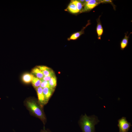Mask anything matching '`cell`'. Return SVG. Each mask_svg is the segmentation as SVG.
Listing matches in <instances>:
<instances>
[{
	"mask_svg": "<svg viewBox=\"0 0 132 132\" xmlns=\"http://www.w3.org/2000/svg\"><path fill=\"white\" fill-rule=\"evenodd\" d=\"M99 121L96 116H88L85 114L81 117L79 124L83 132H95V125Z\"/></svg>",
	"mask_w": 132,
	"mask_h": 132,
	"instance_id": "6da1fadb",
	"label": "cell"
},
{
	"mask_svg": "<svg viewBox=\"0 0 132 132\" xmlns=\"http://www.w3.org/2000/svg\"><path fill=\"white\" fill-rule=\"evenodd\" d=\"M26 105L30 111L41 119L44 123L46 118L42 106L39 103L34 99H29L26 102Z\"/></svg>",
	"mask_w": 132,
	"mask_h": 132,
	"instance_id": "7a4b0ae2",
	"label": "cell"
},
{
	"mask_svg": "<svg viewBox=\"0 0 132 132\" xmlns=\"http://www.w3.org/2000/svg\"><path fill=\"white\" fill-rule=\"evenodd\" d=\"M118 126L119 128V132H128L132 126L125 117H122L118 121Z\"/></svg>",
	"mask_w": 132,
	"mask_h": 132,
	"instance_id": "3957f363",
	"label": "cell"
},
{
	"mask_svg": "<svg viewBox=\"0 0 132 132\" xmlns=\"http://www.w3.org/2000/svg\"><path fill=\"white\" fill-rule=\"evenodd\" d=\"M101 3V1L100 0H90L88 2L84 3V7L82 11H89Z\"/></svg>",
	"mask_w": 132,
	"mask_h": 132,
	"instance_id": "277c9868",
	"label": "cell"
},
{
	"mask_svg": "<svg viewBox=\"0 0 132 132\" xmlns=\"http://www.w3.org/2000/svg\"><path fill=\"white\" fill-rule=\"evenodd\" d=\"M39 103L42 106L46 104L48 101L45 99L43 92V89L40 87L36 88Z\"/></svg>",
	"mask_w": 132,
	"mask_h": 132,
	"instance_id": "5b68a950",
	"label": "cell"
},
{
	"mask_svg": "<svg viewBox=\"0 0 132 132\" xmlns=\"http://www.w3.org/2000/svg\"><path fill=\"white\" fill-rule=\"evenodd\" d=\"M37 67L42 72L44 76L55 75L54 71L49 67L45 66H39Z\"/></svg>",
	"mask_w": 132,
	"mask_h": 132,
	"instance_id": "8992f818",
	"label": "cell"
},
{
	"mask_svg": "<svg viewBox=\"0 0 132 132\" xmlns=\"http://www.w3.org/2000/svg\"><path fill=\"white\" fill-rule=\"evenodd\" d=\"M31 74L35 77L40 79H42L44 76L42 72L37 67L33 69Z\"/></svg>",
	"mask_w": 132,
	"mask_h": 132,
	"instance_id": "52a82bcc",
	"label": "cell"
},
{
	"mask_svg": "<svg viewBox=\"0 0 132 132\" xmlns=\"http://www.w3.org/2000/svg\"><path fill=\"white\" fill-rule=\"evenodd\" d=\"M43 92L46 99L48 101L52 95L54 89L48 87L43 88Z\"/></svg>",
	"mask_w": 132,
	"mask_h": 132,
	"instance_id": "ba28073f",
	"label": "cell"
},
{
	"mask_svg": "<svg viewBox=\"0 0 132 132\" xmlns=\"http://www.w3.org/2000/svg\"><path fill=\"white\" fill-rule=\"evenodd\" d=\"M33 76L32 74L27 73H25L22 76V80L25 83H30L31 82Z\"/></svg>",
	"mask_w": 132,
	"mask_h": 132,
	"instance_id": "9c48e42d",
	"label": "cell"
},
{
	"mask_svg": "<svg viewBox=\"0 0 132 132\" xmlns=\"http://www.w3.org/2000/svg\"><path fill=\"white\" fill-rule=\"evenodd\" d=\"M97 21L98 23L97 27V32L98 36V38L100 39L101 35L103 32V29L101 23L99 19Z\"/></svg>",
	"mask_w": 132,
	"mask_h": 132,
	"instance_id": "30bf717a",
	"label": "cell"
},
{
	"mask_svg": "<svg viewBox=\"0 0 132 132\" xmlns=\"http://www.w3.org/2000/svg\"><path fill=\"white\" fill-rule=\"evenodd\" d=\"M31 82L33 86L36 89L40 86L41 82V79L33 76Z\"/></svg>",
	"mask_w": 132,
	"mask_h": 132,
	"instance_id": "8fae6325",
	"label": "cell"
},
{
	"mask_svg": "<svg viewBox=\"0 0 132 132\" xmlns=\"http://www.w3.org/2000/svg\"><path fill=\"white\" fill-rule=\"evenodd\" d=\"M67 9L69 11L72 13H77L79 12L75 4L72 2L69 4Z\"/></svg>",
	"mask_w": 132,
	"mask_h": 132,
	"instance_id": "7c38bea8",
	"label": "cell"
},
{
	"mask_svg": "<svg viewBox=\"0 0 132 132\" xmlns=\"http://www.w3.org/2000/svg\"><path fill=\"white\" fill-rule=\"evenodd\" d=\"M128 39L129 37L126 34L121 43L120 47L121 50H123L127 46L128 43Z\"/></svg>",
	"mask_w": 132,
	"mask_h": 132,
	"instance_id": "4fadbf2b",
	"label": "cell"
},
{
	"mask_svg": "<svg viewBox=\"0 0 132 132\" xmlns=\"http://www.w3.org/2000/svg\"><path fill=\"white\" fill-rule=\"evenodd\" d=\"M48 81L51 88L54 89L57 84L56 78L55 75L52 77Z\"/></svg>",
	"mask_w": 132,
	"mask_h": 132,
	"instance_id": "5bb4252c",
	"label": "cell"
},
{
	"mask_svg": "<svg viewBox=\"0 0 132 132\" xmlns=\"http://www.w3.org/2000/svg\"><path fill=\"white\" fill-rule=\"evenodd\" d=\"M84 32V30H83L79 32L74 33L71 35L70 38L68 39V40H74L76 39L81 34L83 33Z\"/></svg>",
	"mask_w": 132,
	"mask_h": 132,
	"instance_id": "9a60e30c",
	"label": "cell"
},
{
	"mask_svg": "<svg viewBox=\"0 0 132 132\" xmlns=\"http://www.w3.org/2000/svg\"><path fill=\"white\" fill-rule=\"evenodd\" d=\"M71 2L74 3L76 5L77 8L79 11L81 10L83 6L82 3L79 0H72Z\"/></svg>",
	"mask_w": 132,
	"mask_h": 132,
	"instance_id": "2e32d148",
	"label": "cell"
},
{
	"mask_svg": "<svg viewBox=\"0 0 132 132\" xmlns=\"http://www.w3.org/2000/svg\"><path fill=\"white\" fill-rule=\"evenodd\" d=\"M41 80V82L40 87L42 88L45 87H48L51 88L48 81H44L42 79Z\"/></svg>",
	"mask_w": 132,
	"mask_h": 132,
	"instance_id": "e0dca14e",
	"label": "cell"
},
{
	"mask_svg": "<svg viewBox=\"0 0 132 132\" xmlns=\"http://www.w3.org/2000/svg\"><path fill=\"white\" fill-rule=\"evenodd\" d=\"M54 75H51L47 76H44L42 79L44 81H48Z\"/></svg>",
	"mask_w": 132,
	"mask_h": 132,
	"instance_id": "ac0fdd59",
	"label": "cell"
},
{
	"mask_svg": "<svg viewBox=\"0 0 132 132\" xmlns=\"http://www.w3.org/2000/svg\"><path fill=\"white\" fill-rule=\"evenodd\" d=\"M101 2H111L112 1L111 0H101Z\"/></svg>",
	"mask_w": 132,
	"mask_h": 132,
	"instance_id": "d6986e66",
	"label": "cell"
},
{
	"mask_svg": "<svg viewBox=\"0 0 132 132\" xmlns=\"http://www.w3.org/2000/svg\"><path fill=\"white\" fill-rule=\"evenodd\" d=\"M79 1L81 2H84L85 1V0H79Z\"/></svg>",
	"mask_w": 132,
	"mask_h": 132,
	"instance_id": "ffe728a7",
	"label": "cell"
},
{
	"mask_svg": "<svg viewBox=\"0 0 132 132\" xmlns=\"http://www.w3.org/2000/svg\"><path fill=\"white\" fill-rule=\"evenodd\" d=\"M41 132H49L47 131L44 130V131H43Z\"/></svg>",
	"mask_w": 132,
	"mask_h": 132,
	"instance_id": "44dd1931",
	"label": "cell"
}]
</instances>
